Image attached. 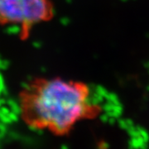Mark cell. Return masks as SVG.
Instances as JSON below:
<instances>
[{
	"instance_id": "1",
	"label": "cell",
	"mask_w": 149,
	"mask_h": 149,
	"mask_svg": "<svg viewBox=\"0 0 149 149\" xmlns=\"http://www.w3.org/2000/svg\"><path fill=\"white\" fill-rule=\"evenodd\" d=\"M18 100L22 119L28 127L59 137L102 113L87 83L61 77L32 80L19 93Z\"/></svg>"
},
{
	"instance_id": "2",
	"label": "cell",
	"mask_w": 149,
	"mask_h": 149,
	"mask_svg": "<svg viewBox=\"0 0 149 149\" xmlns=\"http://www.w3.org/2000/svg\"><path fill=\"white\" fill-rule=\"evenodd\" d=\"M53 16L52 0H0V24L20 26L22 39L28 37L34 26Z\"/></svg>"
}]
</instances>
